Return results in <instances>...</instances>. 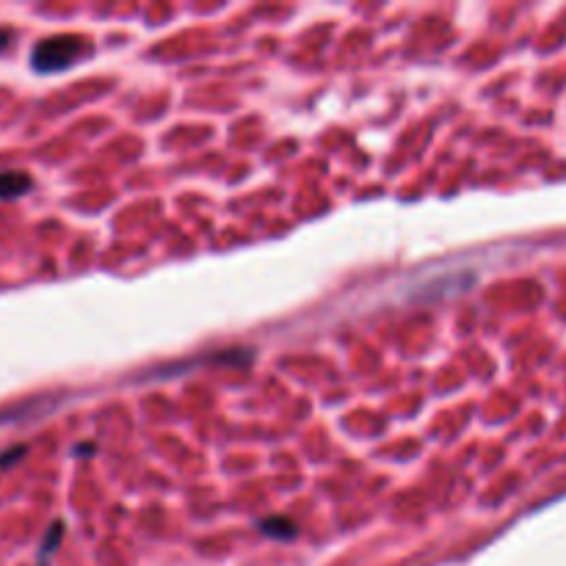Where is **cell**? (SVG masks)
<instances>
[{"instance_id": "3957f363", "label": "cell", "mask_w": 566, "mask_h": 566, "mask_svg": "<svg viewBox=\"0 0 566 566\" xmlns=\"http://www.w3.org/2000/svg\"><path fill=\"white\" fill-rule=\"evenodd\" d=\"M260 531L268 533V536H277V539H290V536H296V525L290 520H282V517H277V520H266L263 525H260Z\"/></svg>"}, {"instance_id": "7a4b0ae2", "label": "cell", "mask_w": 566, "mask_h": 566, "mask_svg": "<svg viewBox=\"0 0 566 566\" xmlns=\"http://www.w3.org/2000/svg\"><path fill=\"white\" fill-rule=\"evenodd\" d=\"M31 177L25 172H0V199H17L31 191Z\"/></svg>"}, {"instance_id": "277c9868", "label": "cell", "mask_w": 566, "mask_h": 566, "mask_svg": "<svg viewBox=\"0 0 566 566\" xmlns=\"http://www.w3.org/2000/svg\"><path fill=\"white\" fill-rule=\"evenodd\" d=\"M23 453H25V448H14V451L3 453V456H0V467H6V462H12V459H20Z\"/></svg>"}, {"instance_id": "6da1fadb", "label": "cell", "mask_w": 566, "mask_h": 566, "mask_svg": "<svg viewBox=\"0 0 566 566\" xmlns=\"http://www.w3.org/2000/svg\"><path fill=\"white\" fill-rule=\"evenodd\" d=\"M83 50H86V42L81 36H53V39H45L42 45L34 47L31 67L36 72L67 70L70 64H75L83 56Z\"/></svg>"}]
</instances>
